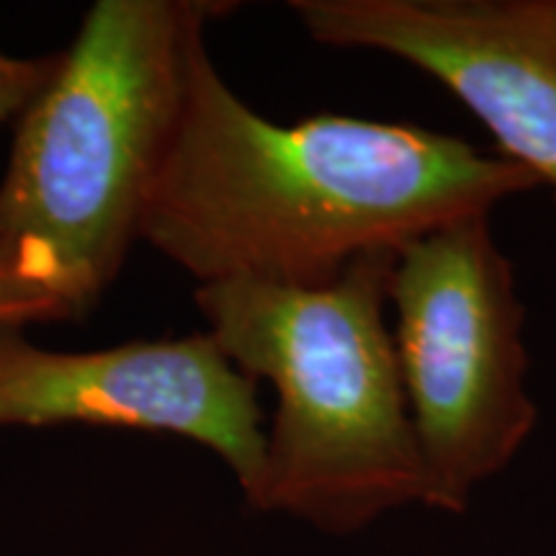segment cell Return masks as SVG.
Instances as JSON below:
<instances>
[{
	"label": "cell",
	"instance_id": "cell-1",
	"mask_svg": "<svg viewBox=\"0 0 556 556\" xmlns=\"http://www.w3.org/2000/svg\"><path fill=\"white\" fill-rule=\"evenodd\" d=\"M533 189L523 168L446 131L345 114L270 122L229 88L204 41L139 240L199 287H325L361 255Z\"/></svg>",
	"mask_w": 556,
	"mask_h": 556
},
{
	"label": "cell",
	"instance_id": "cell-2",
	"mask_svg": "<svg viewBox=\"0 0 556 556\" xmlns=\"http://www.w3.org/2000/svg\"><path fill=\"white\" fill-rule=\"evenodd\" d=\"M225 0H99L16 122L0 180V261L86 317L139 240L176 142L193 54Z\"/></svg>",
	"mask_w": 556,
	"mask_h": 556
},
{
	"label": "cell",
	"instance_id": "cell-3",
	"mask_svg": "<svg viewBox=\"0 0 556 556\" xmlns=\"http://www.w3.org/2000/svg\"><path fill=\"white\" fill-rule=\"evenodd\" d=\"M394 253L361 255L325 287L214 281L193 291L208 336L276 389L263 471L250 507L325 533H356L426 505L392 325Z\"/></svg>",
	"mask_w": 556,
	"mask_h": 556
},
{
	"label": "cell",
	"instance_id": "cell-4",
	"mask_svg": "<svg viewBox=\"0 0 556 556\" xmlns=\"http://www.w3.org/2000/svg\"><path fill=\"white\" fill-rule=\"evenodd\" d=\"M492 214L446 222L394 253L392 338L426 471V507L458 516L539 426L526 304Z\"/></svg>",
	"mask_w": 556,
	"mask_h": 556
},
{
	"label": "cell",
	"instance_id": "cell-5",
	"mask_svg": "<svg viewBox=\"0 0 556 556\" xmlns=\"http://www.w3.org/2000/svg\"><path fill=\"white\" fill-rule=\"evenodd\" d=\"M101 426L173 433L217 454L253 497L266 454L258 381L208 332L106 351H47L0 328V428Z\"/></svg>",
	"mask_w": 556,
	"mask_h": 556
},
{
	"label": "cell",
	"instance_id": "cell-6",
	"mask_svg": "<svg viewBox=\"0 0 556 556\" xmlns=\"http://www.w3.org/2000/svg\"><path fill=\"white\" fill-rule=\"evenodd\" d=\"M319 45L397 58L441 83L497 155L556 199V16L548 0H291Z\"/></svg>",
	"mask_w": 556,
	"mask_h": 556
},
{
	"label": "cell",
	"instance_id": "cell-7",
	"mask_svg": "<svg viewBox=\"0 0 556 556\" xmlns=\"http://www.w3.org/2000/svg\"><path fill=\"white\" fill-rule=\"evenodd\" d=\"M65 319H75V312L58 291L47 287L31 270L0 261V328Z\"/></svg>",
	"mask_w": 556,
	"mask_h": 556
},
{
	"label": "cell",
	"instance_id": "cell-8",
	"mask_svg": "<svg viewBox=\"0 0 556 556\" xmlns=\"http://www.w3.org/2000/svg\"><path fill=\"white\" fill-rule=\"evenodd\" d=\"M60 52L18 58L0 50V127L18 122L58 67Z\"/></svg>",
	"mask_w": 556,
	"mask_h": 556
},
{
	"label": "cell",
	"instance_id": "cell-9",
	"mask_svg": "<svg viewBox=\"0 0 556 556\" xmlns=\"http://www.w3.org/2000/svg\"><path fill=\"white\" fill-rule=\"evenodd\" d=\"M548 9H552V13L556 16V0H548Z\"/></svg>",
	"mask_w": 556,
	"mask_h": 556
}]
</instances>
